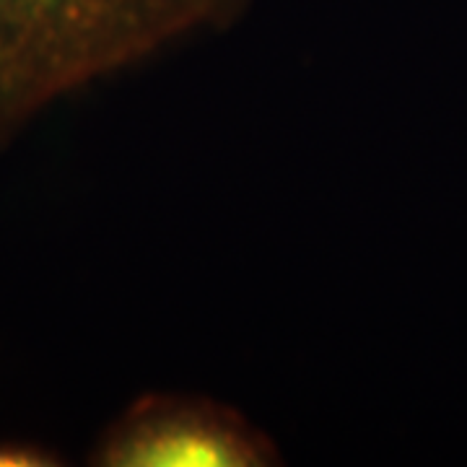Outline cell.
Instances as JSON below:
<instances>
[{
  "mask_svg": "<svg viewBox=\"0 0 467 467\" xmlns=\"http://www.w3.org/2000/svg\"><path fill=\"white\" fill-rule=\"evenodd\" d=\"M250 0H0V149L88 86L226 26Z\"/></svg>",
  "mask_w": 467,
  "mask_h": 467,
  "instance_id": "6da1fadb",
  "label": "cell"
},
{
  "mask_svg": "<svg viewBox=\"0 0 467 467\" xmlns=\"http://www.w3.org/2000/svg\"><path fill=\"white\" fill-rule=\"evenodd\" d=\"M57 454L42 444L0 441V467H47L57 465Z\"/></svg>",
  "mask_w": 467,
  "mask_h": 467,
  "instance_id": "3957f363",
  "label": "cell"
},
{
  "mask_svg": "<svg viewBox=\"0 0 467 467\" xmlns=\"http://www.w3.org/2000/svg\"><path fill=\"white\" fill-rule=\"evenodd\" d=\"M91 457L104 467H265L278 450L223 405L153 395L117 418Z\"/></svg>",
  "mask_w": 467,
  "mask_h": 467,
  "instance_id": "7a4b0ae2",
  "label": "cell"
}]
</instances>
